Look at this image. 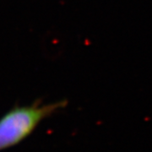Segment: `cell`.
Instances as JSON below:
<instances>
[{"mask_svg":"<svg viewBox=\"0 0 152 152\" xmlns=\"http://www.w3.org/2000/svg\"><path fill=\"white\" fill-rule=\"evenodd\" d=\"M67 105L66 100L48 104L37 100L30 105L10 109L0 118V152L26 140L43 120L65 108Z\"/></svg>","mask_w":152,"mask_h":152,"instance_id":"6da1fadb","label":"cell"}]
</instances>
